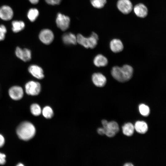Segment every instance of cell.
<instances>
[{
    "label": "cell",
    "mask_w": 166,
    "mask_h": 166,
    "mask_svg": "<svg viewBox=\"0 0 166 166\" xmlns=\"http://www.w3.org/2000/svg\"><path fill=\"white\" fill-rule=\"evenodd\" d=\"M111 73L115 79L123 82L127 81L131 78L133 69L132 66L128 65H124L122 67L115 66L112 68Z\"/></svg>",
    "instance_id": "6da1fadb"
},
{
    "label": "cell",
    "mask_w": 166,
    "mask_h": 166,
    "mask_svg": "<svg viewBox=\"0 0 166 166\" xmlns=\"http://www.w3.org/2000/svg\"><path fill=\"white\" fill-rule=\"evenodd\" d=\"M18 137L21 140H28L35 135L36 129L34 125L28 121H25L20 124L16 130Z\"/></svg>",
    "instance_id": "7a4b0ae2"
},
{
    "label": "cell",
    "mask_w": 166,
    "mask_h": 166,
    "mask_svg": "<svg viewBox=\"0 0 166 166\" xmlns=\"http://www.w3.org/2000/svg\"><path fill=\"white\" fill-rule=\"evenodd\" d=\"M76 37L77 42L86 48L93 49L95 47L98 40L97 34L93 32L89 37H85L81 34H77Z\"/></svg>",
    "instance_id": "3957f363"
},
{
    "label": "cell",
    "mask_w": 166,
    "mask_h": 166,
    "mask_svg": "<svg viewBox=\"0 0 166 166\" xmlns=\"http://www.w3.org/2000/svg\"><path fill=\"white\" fill-rule=\"evenodd\" d=\"M102 123L105 134L108 137H113L119 131L118 125L115 121L108 122L106 120H103L102 121Z\"/></svg>",
    "instance_id": "277c9868"
},
{
    "label": "cell",
    "mask_w": 166,
    "mask_h": 166,
    "mask_svg": "<svg viewBox=\"0 0 166 166\" xmlns=\"http://www.w3.org/2000/svg\"><path fill=\"white\" fill-rule=\"evenodd\" d=\"M25 90L28 95L36 96L38 95L41 90V85L38 82L30 81L25 85Z\"/></svg>",
    "instance_id": "5b68a950"
},
{
    "label": "cell",
    "mask_w": 166,
    "mask_h": 166,
    "mask_svg": "<svg viewBox=\"0 0 166 166\" xmlns=\"http://www.w3.org/2000/svg\"><path fill=\"white\" fill-rule=\"evenodd\" d=\"M70 19L67 16L60 13L57 14L56 23L57 26L62 31L67 29L69 26Z\"/></svg>",
    "instance_id": "8992f818"
},
{
    "label": "cell",
    "mask_w": 166,
    "mask_h": 166,
    "mask_svg": "<svg viewBox=\"0 0 166 166\" xmlns=\"http://www.w3.org/2000/svg\"><path fill=\"white\" fill-rule=\"evenodd\" d=\"M39 38L40 40L44 44L49 45L51 43L54 39L53 32L50 30L44 29L40 32Z\"/></svg>",
    "instance_id": "52a82bcc"
},
{
    "label": "cell",
    "mask_w": 166,
    "mask_h": 166,
    "mask_svg": "<svg viewBox=\"0 0 166 166\" xmlns=\"http://www.w3.org/2000/svg\"><path fill=\"white\" fill-rule=\"evenodd\" d=\"M117 6L119 10L124 14L129 13L133 9L132 4L130 0H118Z\"/></svg>",
    "instance_id": "ba28073f"
},
{
    "label": "cell",
    "mask_w": 166,
    "mask_h": 166,
    "mask_svg": "<svg viewBox=\"0 0 166 166\" xmlns=\"http://www.w3.org/2000/svg\"><path fill=\"white\" fill-rule=\"evenodd\" d=\"M15 54L18 58L25 62L29 61L31 58V51L27 48L22 49L17 47L16 49Z\"/></svg>",
    "instance_id": "9c48e42d"
},
{
    "label": "cell",
    "mask_w": 166,
    "mask_h": 166,
    "mask_svg": "<svg viewBox=\"0 0 166 166\" xmlns=\"http://www.w3.org/2000/svg\"><path fill=\"white\" fill-rule=\"evenodd\" d=\"M8 93L10 97L14 100L21 99L23 97L24 94L22 87L17 85L14 86L10 88Z\"/></svg>",
    "instance_id": "30bf717a"
},
{
    "label": "cell",
    "mask_w": 166,
    "mask_h": 166,
    "mask_svg": "<svg viewBox=\"0 0 166 166\" xmlns=\"http://www.w3.org/2000/svg\"><path fill=\"white\" fill-rule=\"evenodd\" d=\"M13 16V10L9 6L5 5L0 8V18L1 19L5 21L10 20Z\"/></svg>",
    "instance_id": "8fae6325"
},
{
    "label": "cell",
    "mask_w": 166,
    "mask_h": 166,
    "mask_svg": "<svg viewBox=\"0 0 166 166\" xmlns=\"http://www.w3.org/2000/svg\"><path fill=\"white\" fill-rule=\"evenodd\" d=\"M28 70L29 72L33 77L38 79H42L44 77L42 69L38 65H31L29 67Z\"/></svg>",
    "instance_id": "7c38bea8"
},
{
    "label": "cell",
    "mask_w": 166,
    "mask_h": 166,
    "mask_svg": "<svg viewBox=\"0 0 166 166\" xmlns=\"http://www.w3.org/2000/svg\"><path fill=\"white\" fill-rule=\"evenodd\" d=\"M92 81L96 86L102 87L106 83V78L102 74L100 73H95L92 76Z\"/></svg>",
    "instance_id": "4fadbf2b"
},
{
    "label": "cell",
    "mask_w": 166,
    "mask_h": 166,
    "mask_svg": "<svg viewBox=\"0 0 166 166\" xmlns=\"http://www.w3.org/2000/svg\"><path fill=\"white\" fill-rule=\"evenodd\" d=\"M134 11L135 14L138 17L144 18L148 14V10L146 6L142 3L136 4L134 7Z\"/></svg>",
    "instance_id": "5bb4252c"
},
{
    "label": "cell",
    "mask_w": 166,
    "mask_h": 166,
    "mask_svg": "<svg viewBox=\"0 0 166 166\" xmlns=\"http://www.w3.org/2000/svg\"><path fill=\"white\" fill-rule=\"evenodd\" d=\"M110 46L111 50L117 53L121 51L124 48L122 42L119 39H114L110 42Z\"/></svg>",
    "instance_id": "9a60e30c"
},
{
    "label": "cell",
    "mask_w": 166,
    "mask_h": 166,
    "mask_svg": "<svg viewBox=\"0 0 166 166\" xmlns=\"http://www.w3.org/2000/svg\"><path fill=\"white\" fill-rule=\"evenodd\" d=\"M62 41L66 45H76L77 42L76 36L71 33H66L62 37Z\"/></svg>",
    "instance_id": "2e32d148"
},
{
    "label": "cell",
    "mask_w": 166,
    "mask_h": 166,
    "mask_svg": "<svg viewBox=\"0 0 166 166\" xmlns=\"http://www.w3.org/2000/svg\"><path fill=\"white\" fill-rule=\"evenodd\" d=\"M93 63L97 67H103L106 66L108 63L107 58L102 54H98L94 58Z\"/></svg>",
    "instance_id": "e0dca14e"
},
{
    "label": "cell",
    "mask_w": 166,
    "mask_h": 166,
    "mask_svg": "<svg viewBox=\"0 0 166 166\" xmlns=\"http://www.w3.org/2000/svg\"><path fill=\"white\" fill-rule=\"evenodd\" d=\"M135 128L136 131L140 133H145L148 129L147 124L144 121H137L135 124Z\"/></svg>",
    "instance_id": "ac0fdd59"
},
{
    "label": "cell",
    "mask_w": 166,
    "mask_h": 166,
    "mask_svg": "<svg viewBox=\"0 0 166 166\" xmlns=\"http://www.w3.org/2000/svg\"><path fill=\"white\" fill-rule=\"evenodd\" d=\"M12 30L14 33H18L22 30L25 27L23 22L21 21H14L12 22Z\"/></svg>",
    "instance_id": "d6986e66"
},
{
    "label": "cell",
    "mask_w": 166,
    "mask_h": 166,
    "mask_svg": "<svg viewBox=\"0 0 166 166\" xmlns=\"http://www.w3.org/2000/svg\"><path fill=\"white\" fill-rule=\"evenodd\" d=\"M134 127L130 123L125 124L123 127V132L124 134L128 136L132 135L134 132Z\"/></svg>",
    "instance_id": "ffe728a7"
},
{
    "label": "cell",
    "mask_w": 166,
    "mask_h": 166,
    "mask_svg": "<svg viewBox=\"0 0 166 166\" xmlns=\"http://www.w3.org/2000/svg\"><path fill=\"white\" fill-rule=\"evenodd\" d=\"M39 13L36 8H31L28 11L27 16L29 20L32 22L34 21L38 17Z\"/></svg>",
    "instance_id": "44dd1931"
},
{
    "label": "cell",
    "mask_w": 166,
    "mask_h": 166,
    "mask_svg": "<svg viewBox=\"0 0 166 166\" xmlns=\"http://www.w3.org/2000/svg\"><path fill=\"white\" fill-rule=\"evenodd\" d=\"M43 116L46 119L51 118L53 115V112L52 108L47 106L45 107L42 111Z\"/></svg>",
    "instance_id": "7402d4cb"
},
{
    "label": "cell",
    "mask_w": 166,
    "mask_h": 166,
    "mask_svg": "<svg viewBox=\"0 0 166 166\" xmlns=\"http://www.w3.org/2000/svg\"><path fill=\"white\" fill-rule=\"evenodd\" d=\"M30 111L32 114L35 116H38L42 113V110L40 105L36 103L32 104L30 106Z\"/></svg>",
    "instance_id": "603a6c76"
},
{
    "label": "cell",
    "mask_w": 166,
    "mask_h": 166,
    "mask_svg": "<svg viewBox=\"0 0 166 166\" xmlns=\"http://www.w3.org/2000/svg\"><path fill=\"white\" fill-rule=\"evenodd\" d=\"M90 2L94 7L100 9L104 6L106 3L107 0H90Z\"/></svg>",
    "instance_id": "cb8c5ba5"
},
{
    "label": "cell",
    "mask_w": 166,
    "mask_h": 166,
    "mask_svg": "<svg viewBox=\"0 0 166 166\" xmlns=\"http://www.w3.org/2000/svg\"><path fill=\"white\" fill-rule=\"evenodd\" d=\"M139 110L141 114L144 116H147L149 114L150 110L149 107L144 104L139 105Z\"/></svg>",
    "instance_id": "d4e9b609"
},
{
    "label": "cell",
    "mask_w": 166,
    "mask_h": 166,
    "mask_svg": "<svg viewBox=\"0 0 166 166\" xmlns=\"http://www.w3.org/2000/svg\"><path fill=\"white\" fill-rule=\"evenodd\" d=\"M6 31L7 30L5 26L4 25H1L0 26V41L4 40Z\"/></svg>",
    "instance_id": "484cf974"
},
{
    "label": "cell",
    "mask_w": 166,
    "mask_h": 166,
    "mask_svg": "<svg viewBox=\"0 0 166 166\" xmlns=\"http://www.w3.org/2000/svg\"><path fill=\"white\" fill-rule=\"evenodd\" d=\"M45 2L48 4L54 5L59 4L61 0H45Z\"/></svg>",
    "instance_id": "4316f807"
},
{
    "label": "cell",
    "mask_w": 166,
    "mask_h": 166,
    "mask_svg": "<svg viewBox=\"0 0 166 166\" xmlns=\"http://www.w3.org/2000/svg\"><path fill=\"white\" fill-rule=\"evenodd\" d=\"M6 155L0 152V164L3 165L6 163Z\"/></svg>",
    "instance_id": "83f0119b"
},
{
    "label": "cell",
    "mask_w": 166,
    "mask_h": 166,
    "mask_svg": "<svg viewBox=\"0 0 166 166\" xmlns=\"http://www.w3.org/2000/svg\"><path fill=\"white\" fill-rule=\"evenodd\" d=\"M5 143V139L1 134H0V147H2Z\"/></svg>",
    "instance_id": "f1b7e54d"
},
{
    "label": "cell",
    "mask_w": 166,
    "mask_h": 166,
    "mask_svg": "<svg viewBox=\"0 0 166 166\" xmlns=\"http://www.w3.org/2000/svg\"><path fill=\"white\" fill-rule=\"evenodd\" d=\"M97 132L100 135H103L105 134V131L103 128H99L97 129Z\"/></svg>",
    "instance_id": "f546056e"
},
{
    "label": "cell",
    "mask_w": 166,
    "mask_h": 166,
    "mask_svg": "<svg viewBox=\"0 0 166 166\" xmlns=\"http://www.w3.org/2000/svg\"><path fill=\"white\" fill-rule=\"evenodd\" d=\"M29 1L32 4H35L38 2L39 0H29Z\"/></svg>",
    "instance_id": "4dcf8cb0"
},
{
    "label": "cell",
    "mask_w": 166,
    "mask_h": 166,
    "mask_svg": "<svg viewBox=\"0 0 166 166\" xmlns=\"http://www.w3.org/2000/svg\"><path fill=\"white\" fill-rule=\"evenodd\" d=\"M124 166H133V165L130 163H126L124 165Z\"/></svg>",
    "instance_id": "1f68e13d"
},
{
    "label": "cell",
    "mask_w": 166,
    "mask_h": 166,
    "mask_svg": "<svg viewBox=\"0 0 166 166\" xmlns=\"http://www.w3.org/2000/svg\"><path fill=\"white\" fill-rule=\"evenodd\" d=\"M17 166H24V165L23 164H22L21 163H19L17 165Z\"/></svg>",
    "instance_id": "d6a6232c"
}]
</instances>
